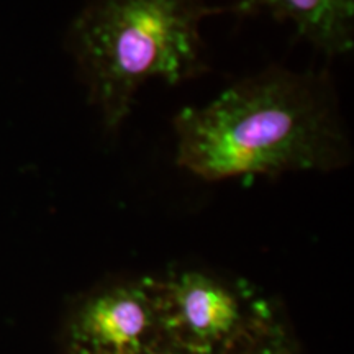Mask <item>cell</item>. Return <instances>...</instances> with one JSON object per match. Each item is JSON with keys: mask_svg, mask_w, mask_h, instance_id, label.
<instances>
[{"mask_svg": "<svg viewBox=\"0 0 354 354\" xmlns=\"http://www.w3.org/2000/svg\"><path fill=\"white\" fill-rule=\"evenodd\" d=\"M176 165L207 183L333 172L353 148L326 71L272 66L174 117Z\"/></svg>", "mask_w": 354, "mask_h": 354, "instance_id": "6da1fadb", "label": "cell"}, {"mask_svg": "<svg viewBox=\"0 0 354 354\" xmlns=\"http://www.w3.org/2000/svg\"><path fill=\"white\" fill-rule=\"evenodd\" d=\"M221 12L205 0H88L71 25L69 50L105 130H120L148 81L207 73L201 25Z\"/></svg>", "mask_w": 354, "mask_h": 354, "instance_id": "7a4b0ae2", "label": "cell"}, {"mask_svg": "<svg viewBox=\"0 0 354 354\" xmlns=\"http://www.w3.org/2000/svg\"><path fill=\"white\" fill-rule=\"evenodd\" d=\"M154 277L165 342L183 354H223L284 310L245 277L203 266L176 264Z\"/></svg>", "mask_w": 354, "mask_h": 354, "instance_id": "3957f363", "label": "cell"}, {"mask_svg": "<svg viewBox=\"0 0 354 354\" xmlns=\"http://www.w3.org/2000/svg\"><path fill=\"white\" fill-rule=\"evenodd\" d=\"M161 346L167 344L154 274L105 279L66 313L64 354H143Z\"/></svg>", "mask_w": 354, "mask_h": 354, "instance_id": "277c9868", "label": "cell"}, {"mask_svg": "<svg viewBox=\"0 0 354 354\" xmlns=\"http://www.w3.org/2000/svg\"><path fill=\"white\" fill-rule=\"evenodd\" d=\"M227 12L240 17L266 13L287 21L299 38L328 57L354 48V0H238Z\"/></svg>", "mask_w": 354, "mask_h": 354, "instance_id": "5b68a950", "label": "cell"}, {"mask_svg": "<svg viewBox=\"0 0 354 354\" xmlns=\"http://www.w3.org/2000/svg\"><path fill=\"white\" fill-rule=\"evenodd\" d=\"M223 354H302L289 318L282 310L271 320L256 326Z\"/></svg>", "mask_w": 354, "mask_h": 354, "instance_id": "8992f818", "label": "cell"}, {"mask_svg": "<svg viewBox=\"0 0 354 354\" xmlns=\"http://www.w3.org/2000/svg\"><path fill=\"white\" fill-rule=\"evenodd\" d=\"M143 354H183L179 351H176V349H172L169 346H161V348H156V349H151V351H146Z\"/></svg>", "mask_w": 354, "mask_h": 354, "instance_id": "52a82bcc", "label": "cell"}]
</instances>
